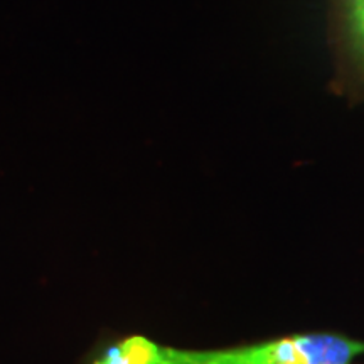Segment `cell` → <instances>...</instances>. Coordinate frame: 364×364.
I'll use <instances>...</instances> for the list:
<instances>
[{
    "label": "cell",
    "instance_id": "cell-1",
    "mask_svg": "<svg viewBox=\"0 0 364 364\" xmlns=\"http://www.w3.org/2000/svg\"><path fill=\"white\" fill-rule=\"evenodd\" d=\"M364 343L336 334H297L218 351H184L161 346L159 364H349Z\"/></svg>",
    "mask_w": 364,
    "mask_h": 364
},
{
    "label": "cell",
    "instance_id": "cell-3",
    "mask_svg": "<svg viewBox=\"0 0 364 364\" xmlns=\"http://www.w3.org/2000/svg\"><path fill=\"white\" fill-rule=\"evenodd\" d=\"M349 27L354 51L364 68V0H351L349 7Z\"/></svg>",
    "mask_w": 364,
    "mask_h": 364
},
{
    "label": "cell",
    "instance_id": "cell-2",
    "mask_svg": "<svg viewBox=\"0 0 364 364\" xmlns=\"http://www.w3.org/2000/svg\"><path fill=\"white\" fill-rule=\"evenodd\" d=\"M159 349L144 336H127L100 346L85 364H159Z\"/></svg>",
    "mask_w": 364,
    "mask_h": 364
}]
</instances>
